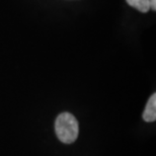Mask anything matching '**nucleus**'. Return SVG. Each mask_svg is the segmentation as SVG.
I'll return each mask as SVG.
<instances>
[{
  "label": "nucleus",
  "mask_w": 156,
  "mask_h": 156,
  "mask_svg": "<svg viewBox=\"0 0 156 156\" xmlns=\"http://www.w3.org/2000/svg\"><path fill=\"white\" fill-rule=\"evenodd\" d=\"M55 131L59 140L65 144H71L78 137V122L70 113H62L55 123Z\"/></svg>",
  "instance_id": "nucleus-1"
},
{
  "label": "nucleus",
  "mask_w": 156,
  "mask_h": 156,
  "mask_svg": "<svg viewBox=\"0 0 156 156\" xmlns=\"http://www.w3.org/2000/svg\"><path fill=\"white\" fill-rule=\"evenodd\" d=\"M143 120L146 122H154L156 120V94L153 93L146 105L145 111L142 115Z\"/></svg>",
  "instance_id": "nucleus-2"
},
{
  "label": "nucleus",
  "mask_w": 156,
  "mask_h": 156,
  "mask_svg": "<svg viewBox=\"0 0 156 156\" xmlns=\"http://www.w3.org/2000/svg\"><path fill=\"white\" fill-rule=\"evenodd\" d=\"M126 1L129 5L141 12H147L150 9V1L149 0H126Z\"/></svg>",
  "instance_id": "nucleus-3"
},
{
  "label": "nucleus",
  "mask_w": 156,
  "mask_h": 156,
  "mask_svg": "<svg viewBox=\"0 0 156 156\" xmlns=\"http://www.w3.org/2000/svg\"><path fill=\"white\" fill-rule=\"evenodd\" d=\"M149 1H150V8L155 10L156 9V0H149Z\"/></svg>",
  "instance_id": "nucleus-4"
}]
</instances>
